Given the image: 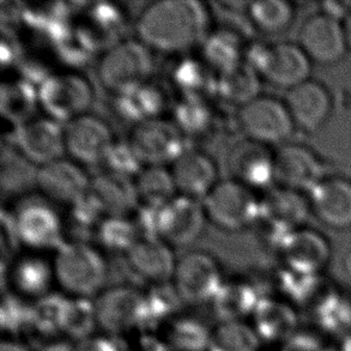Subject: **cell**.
I'll return each mask as SVG.
<instances>
[{
    "mask_svg": "<svg viewBox=\"0 0 351 351\" xmlns=\"http://www.w3.org/2000/svg\"><path fill=\"white\" fill-rule=\"evenodd\" d=\"M213 28V11L198 0L150 1L134 19L137 38L152 52L166 54L200 47Z\"/></svg>",
    "mask_w": 351,
    "mask_h": 351,
    "instance_id": "1",
    "label": "cell"
},
{
    "mask_svg": "<svg viewBox=\"0 0 351 351\" xmlns=\"http://www.w3.org/2000/svg\"><path fill=\"white\" fill-rule=\"evenodd\" d=\"M154 70L152 51L138 38H120L96 60V80L114 99L152 80Z\"/></svg>",
    "mask_w": 351,
    "mask_h": 351,
    "instance_id": "2",
    "label": "cell"
},
{
    "mask_svg": "<svg viewBox=\"0 0 351 351\" xmlns=\"http://www.w3.org/2000/svg\"><path fill=\"white\" fill-rule=\"evenodd\" d=\"M52 263L56 282L70 298L91 299L102 291L108 266L105 256L89 242H65Z\"/></svg>",
    "mask_w": 351,
    "mask_h": 351,
    "instance_id": "3",
    "label": "cell"
},
{
    "mask_svg": "<svg viewBox=\"0 0 351 351\" xmlns=\"http://www.w3.org/2000/svg\"><path fill=\"white\" fill-rule=\"evenodd\" d=\"M245 62L263 81L287 91L312 80L314 64L298 43H250Z\"/></svg>",
    "mask_w": 351,
    "mask_h": 351,
    "instance_id": "4",
    "label": "cell"
},
{
    "mask_svg": "<svg viewBox=\"0 0 351 351\" xmlns=\"http://www.w3.org/2000/svg\"><path fill=\"white\" fill-rule=\"evenodd\" d=\"M38 94L43 114L65 125L89 113L96 91L89 77L71 69L49 72L43 77L38 82Z\"/></svg>",
    "mask_w": 351,
    "mask_h": 351,
    "instance_id": "5",
    "label": "cell"
},
{
    "mask_svg": "<svg viewBox=\"0 0 351 351\" xmlns=\"http://www.w3.org/2000/svg\"><path fill=\"white\" fill-rule=\"evenodd\" d=\"M208 222L224 232H241L258 223L261 199L256 191L232 178H224L202 202Z\"/></svg>",
    "mask_w": 351,
    "mask_h": 351,
    "instance_id": "6",
    "label": "cell"
},
{
    "mask_svg": "<svg viewBox=\"0 0 351 351\" xmlns=\"http://www.w3.org/2000/svg\"><path fill=\"white\" fill-rule=\"evenodd\" d=\"M237 125L243 137L280 147L290 142L296 126L285 99L261 94L237 112Z\"/></svg>",
    "mask_w": 351,
    "mask_h": 351,
    "instance_id": "7",
    "label": "cell"
},
{
    "mask_svg": "<svg viewBox=\"0 0 351 351\" xmlns=\"http://www.w3.org/2000/svg\"><path fill=\"white\" fill-rule=\"evenodd\" d=\"M19 245L38 252L51 250L65 242V221L59 214L57 205L43 197H30L17 205L11 215Z\"/></svg>",
    "mask_w": 351,
    "mask_h": 351,
    "instance_id": "8",
    "label": "cell"
},
{
    "mask_svg": "<svg viewBox=\"0 0 351 351\" xmlns=\"http://www.w3.org/2000/svg\"><path fill=\"white\" fill-rule=\"evenodd\" d=\"M224 280L219 261L209 252L190 251L176 261L171 280L184 304L213 302Z\"/></svg>",
    "mask_w": 351,
    "mask_h": 351,
    "instance_id": "9",
    "label": "cell"
},
{
    "mask_svg": "<svg viewBox=\"0 0 351 351\" xmlns=\"http://www.w3.org/2000/svg\"><path fill=\"white\" fill-rule=\"evenodd\" d=\"M128 139L143 166L171 165L187 149L185 134L166 117L133 125Z\"/></svg>",
    "mask_w": 351,
    "mask_h": 351,
    "instance_id": "10",
    "label": "cell"
},
{
    "mask_svg": "<svg viewBox=\"0 0 351 351\" xmlns=\"http://www.w3.org/2000/svg\"><path fill=\"white\" fill-rule=\"evenodd\" d=\"M99 328L106 335L118 336L144 328L145 293L134 287L118 285L102 290L94 299Z\"/></svg>",
    "mask_w": 351,
    "mask_h": 351,
    "instance_id": "11",
    "label": "cell"
},
{
    "mask_svg": "<svg viewBox=\"0 0 351 351\" xmlns=\"http://www.w3.org/2000/svg\"><path fill=\"white\" fill-rule=\"evenodd\" d=\"M208 222L199 200L176 195L156 210L154 235L171 247H185L197 241Z\"/></svg>",
    "mask_w": 351,
    "mask_h": 351,
    "instance_id": "12",
    "label": "cell"
},
{
    "mask_svg": "<svg viewBox=\"0 0 351 351\" xmlns=\"http://www.w3.org/2000/svg\"><path fill=\"white\" fill-rule=\"evenodd\" d=\"M298 43L314 65L332 66L349 52L342 21L322 11L304 19L299 29Z\"/></svg>",
    "mask_w": 351,
    "mask_h": 351,
    "instance_id": "13",
    "label": "cell"
},
{
    "mask_svg": "<svg viewBox=\"0 0 351 351\" xmlns=\"http://www.w3.org/2000/svg\"><path fill=\"white\" fill-rule=\"evenodd\" d=\"M276 185L308 195L328 174L326 163L312 147L287 143L275 149Z\"/></svg>",
    "mask_w": 351,
    "mask_h": 351,
    "instance_id": "14",
    "label": "cell"
},
{
    "mask_svg": "<svg viewBox=\"0 0 351 351\" xmlns=\"http://www.w3.org/2000/svg\"><path fill=\"white\" fill-rule=\"evenodd\" d=\"M115 138L110 123L91 113L64 125L65 154L83 167L101 165Z\"/></svg>",
    "mask_w": 351,
    "mask_h": 351,
    "instance_id": "15",
    "label": "cell"
},
{
    "mask_svg": "<svg viewBox=\"0 0 351 351\" xmlns=\"http://www.w3.org/2000/svg\"><path fill=\"white\" fill-rule=\"evenodd\" d=\"M227 168L229 178L256 192H266L275 186V150L250 138L243 137L230 147Z\"/></svg>",
    "mask_w": 351,
    "mask_h": 351,
    "instance_id": "16",
    "label": "cell"
},
{
    "mask_svg": "<svg viewBox=\"0 0 351 351\" xmlns=\"http://www.w3.org/2000/svg\"><path fill=\"white\" fill-rule=\"evenodd\" d=\"M90 178L84 167L62 156L38 167L36 187L45 199L70 208L88 193Z\"/></svg>",
    "mask_w": 351,
    "mask_h": 351,
    "instance_id": "17",
    "label": "cell"
},
{
    "mask_svg": "<svg viewBox=\"0 0 351 351\" xmlns=\"http://www.w3.org/2000/svg\"><path fill=\"white\" fill-rule=\"evenodd\" d=\"M14 147L36 167L54 161L65 154L64 125L46 115H35L14 132Z\"/></svg>",
    "mask_w": 351,
    "mask_h": 351,
    "instance_id": "18",
    "label": "cell"
},
{
    "mask_svg": "<svg viewBox=\"0 0 351 351\" xmlns=\"http://www.w3.org/2000/svg\"><path fill=\"white\" fill-rule=\"evenodd\" d=\"M125 263L134 278L150 287L171 283L176 259L173 247L155 235H142L125 254Z\"/></svg>",
    "mask_w": 351,
    "mask_h": 351,
    "instance_id": "19",
    "label": "cell"
},
{
    "mask_svg": "<svg viewBox=\"0 0 351 351\" xmlns=\"http://www.w3.org/2000/svg\"><path fill=\"white\" fill-rule=\"evenodd\" d=\"M169 169L178 195L199 202H203L221 180L216 158L198 147H187Z\"/></svg>",
    "mask_w": 351,
    "mask_h": 351,
    "instance_id": "20",
    "label": "cell"
},
{
    "mask_svg": "<svg viewBox=\"0 0 351 351\" xmlns=\"http://www.w3.org/2000/svg\"><path fill=\"white\" fill-rule=\"evenodd\" d=\"M311 213L326 228L346 232L351 229V180L328 176L308 195Z\"/></svg>",
    "mask_w": 351,
    "mask_h": 351,
    "instance_id": "21",
    "label": "cell"
},
{
    "mask_svg": "<svg viewBox=\"0 0 351 351\" xmlns=\"http://www.w3.org/2000/svg\"><path fill=\"white\" fill-rule=\"evenodd\" d=\"M285 101L296 130L304 133L319 132L332 117V95L322 82H304L287 91Z\"/></svg>",
    "mask_w": 351,
    "mask_h": 351,
    "instance_id": "22",
    "label": "cell"
},
{
    "mask_svg": "<svg viewBox=\"0 0 351 351\" xmlns=\"http://www.w3.org/2000/svg\"><path fill=\"white\" fill-rule=\"evenodd\" d=\"M280 254L285 267L291 270L323 276L332 258V247L328 237L312 228L296 229L287 237Z\"/></svg>",
    "mask_w": 351,
    "mask_h": 351,
    "instance_id": "23",
    "label": "cell"
},
{
    "mask_svg": "<svg viewBox=\"0 0 351 351\" xmlns=\"http://www.w3.org/2000/svg\"><path fill=\"white\" fill-rule=\"evenodd\" d=\"M252 320L261 342L285 346L299 331L296 307L280 298L264 296L252 314Z\"/></svg>",
    "mask_w": 351,
    "mask_h": 351,
    "instance_id": "24",
    "label": "cell"
},
{
    "mask_svg": "<svg viewBox=\"0 0 351 351\" xmlns=\"http://www.w3.org/2000/svg\"><path fill=\"white\" fill-rule=\"evenodd\" d=\"M309 214L307 195L283 186H274L261 198V221L285 230L304 227Z\"/></svg>",
    "mask_w": 351,
    "mask_h": 351,
    "instance_id": "25",
    "label": "cell"
},
{
    "mask_svg": "<svg viewBox=\"0 0 351 351\" xmlns=\"http://www.w3.org/2000/svg\"><path fill=\"white\" fill-rule=\"evenodd\" d=\"M86 195L104 217L130 216L138 206L132 180L108 171L91 176Z\"/></svg>",
    "mask_w": 351,
    "mask_h": 351,
    "instance_id": "26",
    "label": "cell"
},
{
    "mask_svg": "<svg viewBox=\"0 0 351 351\" xmlns=\"http://www.w3.org/2000/svg\"><path fill=\"white\" fill-rule=\"evenodd\" d=\"M171 86L184 100L211 101L216 97L217 72L203 58L186 56L171 66Z\"/></svg>",
    "mask_w": 351,
    "mask_h": 351,
    "instance_id": "27",
    "label": "cell"
},
{
    "mask_svg": "<svg viewBox=\"0 0 351 351\" xmlns=\"http://www.w3.org/2000/svg\"><path fill=\"white\" fill-rule=\"evenodd\" d=\"M9 277L14 294L35 301L51 294L53 282L56 280L53 263L33 251L11 263Z\"/></svg>",
    "mask_w": 351,
    "mask_h": 351,
    "instance_id": "28",
    "label": "cell"
},
{
    "mask_svg": "<svg viewBox=\"0 0 351 351\" xmlns=\"http://www.w3.org/2000/svg\"><path fill=\"white\" fill-rule=\"evenodd\" d=\"M314 325L322 336L343 339L351 335V293L325 288L312 304Z\"/></svg>",
    "mask_w": 351,
    "mask_h": 351,
    "instance_id": "29",
    "label": "cell"
},
{
    "mask_svg": "<svg viewBox=\"0 0 351 351\" xmlns=\"http://www.w3.org/2000/svg\"><path fill=\"white\" fill-rule=\"evenodd\" d=\"M171 106V91L168 86L154 78L126 95L115 99L119 114L136 123L163 118Z\"/></svg>",
    "mask_w": 351,
    "mask_h": 351,
    "instance_id": "30",
    "label": "cell"
},
{
    "mask_svg": "<svg viewBox=\"0 0 351 351\" xmlns=\"http://www.w3.org/2000/svg\"><path fill=\"white\" fill-rule=\"evenodd\" d=\"M248 43L239 29L214 27L200 46V57L215 71H223L245 62Z\"/></svg>",
    "mask_w": 351,
    "mask_h": 351,
    "instance_id": "31",
    "label": "cell"
},
{
    "mask_svg": "<svg viewBox=\"0 0 351 351\" xmlns=\"http://www.w3.org/2000/svg\"><path fill=\"white\" fill-rule=\"evenodd\" d=\"M38 107V86L25 77L4 78L0 88V112L3 120L14 128L36 115Z\"/></svg>",
    "mask_w": 351,
    "mask_h": 351,
    "instance_id": "32",
    "label": "cell"
},
{
    "mask_svg": "<svg viewBox=\"0 0 351 351\" xmlns=\"http://www.w3.org/2000/svg\"><path fill=\"white\" fill-rule=\"evenodd\" d=\"M263 298L256 285L247 280H224L211 304L219 322H243Z\"/></svg>",
    "mask_w": 351,
    "mask_h": 351,
    "instance_id": "33",
    "label": "cell"
},
{
    "mask_svg": "<svg viewBox=\"0 0 351 351\" xmlns=\"http://www.w3.org/2000/svg\"><path fill=\"white\" fill-rule=\"evenodd\" d=\"M261 80L258 72L246 62L217 72L216 97L237 110L261 94Z\"/></svg>",
    "mask_w": 351,
    "mask_h": 351,
    "instance_id": "34",
    "label": "cell"
},
{
    "mask_svg": "<svg viewBox=\"0 0 351 351\" xmlns=\"http://www.w3.org/2000/svg\"><path fill=\"white\" fill-rule=\"evenodd\" d=\"M245 19L250 28L265 36H277L291 28L296 8L285 0H258L247 3Z\"/></svg>",
    "mask_w": 351,
    "mask_h": 351,
    "instance_id": "35",
    "label": "cell"
},
{
    "mask_svg": "<svg viewBox=\"0 0 351 351\" xmlns=\"http://www.w3.org/2000/svg\"><path fill=\"white\" fill-rule=\"evenodd\" d=\"M138 206L158 210L178 195L171 169L167 166H144L132 180Z\"/></svg>",
    "mask_w": 351,
    "mask_h": 351,
    "instance_id": "36",
    "label": "cell"
},
{
    "mask_svg": "<svg viewBox=\"0 0 351 351\" xmlns=\"http://www.w3.org/2000/svg\"><path fill=\"white\" fill-rule=\"evenodd\" d=\"M38 167L17 150L14 143H3L0 160V182L3 195H19L36 186Z\"/></svg>",
    "mask_w": 351,
    "mask_h": 351,
    "instance_id": "37",
    "label": "cell"
},
{
    "mask_svg": "<svg viewBox=\"0 0 351 351\" xmlns=\"http://www.w3.org/2000/svg\"><path fill=\"white\" fill-rule=\"evenodd\" d=\"M69 299V296L51 293L36 300L32 306V323L29 335L48 339L64 335V323Z\"/></svg>",
    "mask_w": 351,
    "mask_h": 351,
    "instance_id": "38",
    "label": "cell"
},
{
    "mask_svg": "<svg viewBox=\"0 0 351 351\" xmlns=\"http://www.w3.org/2000/svg\"><path fill=\"white\" fill-rule=\"evenodd\" d=\"M171 113V120L186 138H202L217 125V114L209 101L180 99L173 106Z\"/></svg>",
    "mask_w": 351,
    "mask_h": 351,
    "instance_id": "39",
    "label": "cell"
},
{
    "mask_svg": "<svg viewBox=\"0 0 351 351\" xmlns=\"http://www.w3.org/2000/svg\"><path fill=\"white\" fill-rule=\"evenodd\" d=\"M322 277L323 276L302 274L283 266L276 276V288L280 293V299L288 301L298 308V306L302 304H313L322 294L325 289Z\"/></svg>",
    "mask_w": 351,
    "mask_h": 351,
    "instance_id": "40",
    "label": "cell"
},
{
    "mask_svg": "<svg viewBox=\"0 0 351 351\" xmlns=\"http://www.w3.org/2000/svg\"><path fill=\"white\" fill-rule=\"evenodd\" d=\"M211 328L190 317L171 319L167 328V346L171 351L209 350Z\"/></svg>",
    "mask_w": 351,
    "mask_h": 351,
    "instance_id": "41",
    "label": "cell"
},
{
    "mask_svg": "<svg viewBox=\"0 0 351 351\" xmlns=\"http://www.w3.org/2000/svg\"><path fill=\"white\" fill-rule=\"evenodd\" d=\"M261 341L246 322H219L211 328L208 351H258Z\"/></svg>",
    "mask_w": 351,
    "mask_h": 351,
    "instance_id": "42",
    "label": "cell"
},
{
    "mask_svg": "<svg viewBox=\"0 0 351 351\" xmlns=\"http://www.w3.org/2000/svg\"><path fill=\"white\" fill-rule=\"evenodd\" d=\"M95 237L107 251L125 256L142 234L130 215L105 217L96 228Z\"/></svg>",
    "mask_w": 351,
    "mask_h": 351,
    "instance_id": "43",
    "label": "cell"
},
{
    "mask_svg": "<svg viewBox=\"0 0 351 351\" xmlns=\"http://www.w3.org/2000/svg\"><path fill=\"white\" fill-rule=\"evenodd\" d=\"M184 304L174 285L171 283L154 285L145 293V324L144 330L155 328L169 320Z\"/></svg>",
    "mask_w": 351,
    "mask_h": 351,
    "instance_id": "44",
    "label": "cell"
},
{
    "mask_svg": "<svg viewBox=\"0 0 351 351\" xmlns=\"http://www.w3.org/2000/svg\"><path fill=\"white\" fill-rule=\"evenodd\" d=\"M96 328H99V325L94 300L70 298L64 323V335L77 342H82L94 336Z\"/></svg>",
    "mask_w": 351,
    "mask_h": 351,
    "instance_id": "45",
    "label": "cell"
},
{
    "mask_svg": "<svg viewBox=\"0 0 351 351\" xmlns=\"http://www.w3.org/2000/svg\"><path fill=\"white\" fill-rule=\"evenodd\" d=\"M101 166H104L105 171L130 180H133L144 167L128 137L115 138Z\"/></svg>",
    "mask_w": 351,
    "mask_h": 351,
    "instance_id": "46",
    "label": "cell"
},
{
    "mask_svg": "<svg viewBox=\"0 0 351 351\" xmlns=\"http://www.w3.org/2000/svg\"><path fill=\"white\" fill-rule=\"evenodd\" d=\"M32 306L25 302L14 293H9L3 296L1 301V328L11 336H19L30 331L32 323Z\"/></svg>",
    "mask_w": 351,
    "mask_h": 351,
    "instance_id": "47",
    "label": "cell"
},
{
    "mask_svg": "<svg viewBox=\"0 0 351 351\" xmlns=\"http://www.w3.org/2000/svg\"><path fill=\"white\" fill-rule=\"evenodd\" d=\"M76 351H128L121 338L110 335L91 336L82 342L77 343Z\"/></svg>",
    "mask_w": 351,
    "mask_h": 351,
    "instance_id": "48",
    "label": "cell"
},
{
    "mask_svg": "<svg viewBox=\"0 0 351 351\" xmlns=\"http://www.w3.org/2000/svg\"><path fill=\"white\" fill-rule=\"evenodd\" d=\"M283 351H328L323 347V343L315 333L298 331L288 342L283 346Z\"/></svg>",
    "mask_w": 351,
    "mask_h": 351,
    "instance_id": "49",
    "label": "cell"
},
{
    "mask_svg": "<svg viewBox=\"0 0 351 351\" xmlns=\"http://www.w3.org/2000/svg\"><path fill=\"white\" fill-rule=\"evenodd\" d=\"M19 46L11 29L8 27L1 28V64L3 67L14 64L19 58Z\"/></svg>",
    "mask_w": 351,
    "mask_h": 351,
    "instance_id": "50",
    "label": "cell"
},
{
    "mask_svg": "<svg viewBox=\"0 0 351 351\" xmlns=\"http://www.w3.org/2000/svg\"><path fill=\"white\" fill-rule=\"evenodd\" d=\"M40 351H76V348L65 341H53Z\"/></svg>",
    "mask_w": 351,
    "mask_h": 351,
    "instance_id": "51",
    "label": "cell"
},
{
    "mask_svg": "<svg viewBox=\"0 0 351 351\" xmlns=\"http://www.w3.org/2000/svg\"><path fill=\"white\" fill-rule=\"evenodd\" d=\"M0 351H30L27 346L22 343L14 341V339H8L3 341L0 344Z\"/></svg>",
    "mask_w": 351,
    "mask_h": 351,
    "instance_id": "52",
    "label": "cell"
},
{
    "mask_svg": "<svg viewBox=\"0 0 351 351\" xmlns=\"http://www.w3.org/2000/svg\"><path fill=\"white\" fill-rule=\"evenodd\" d=\"M343 28H344V34H346V40H347L348 49L351 52V1L350 10L348 12L347 17L343 19Z\"/></svg>",
    "mask_w": 351,
    "mask_h": 351,
    "instance_id": "53",
    "label": "cell"
},
{
    "mask_svg": "<svg viewBox=\"0 0 351 351\" xmlns=\"http://www.w3.org/2000/svg\"><path fill=\"white\" fill-rule=\"evenodd\" d=\"M337 351H351V335L339 341Z\"/></svg>",
    "mask_w": 351,
    "mask_h": 351,
    "instance_id": "54",
    "label": "cell"
},
{
    "mask_svg": "<svg viewBox=\"0 0 351 351\" xmlns=\"http://www.w3.org/2000/svg\"><path fill=\"white\" fill-rule=\"evenodd\" d=\"M280 351H283V350H280Z\"/></svg>",
    "mask_w": 351,
    "mask_h": 351,
    "instance_id": "55",
    "label": "cell"
}]
</instances>
